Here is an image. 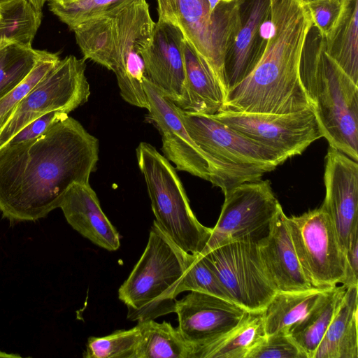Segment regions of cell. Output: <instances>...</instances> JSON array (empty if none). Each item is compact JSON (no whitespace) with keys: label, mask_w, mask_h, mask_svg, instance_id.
<instances>
[{"label":"cell","mask_w":358,"mask_h":358,"mask_svg":"<svg viewBox=\"0 0 358 358\" xmlns=\"http://www.w3.org/2000/svg\"><path fill=\"white\" fill-rule=\"evenodd\" d=\"M99 140L71 117L34 140L0 148V212L10 222H34L59 208L74 183H87Z\"/></svg>","instance_id":"obj_1"},{"label":"cell","mask_w":358,"mask_h":358,"mask_svg":"<svg viewBox=\"0 0 358 358\" xmlns=\"http://www.w3.org/2000/svg\"><path fill=\"white\" fill-rule=\"evenodd\" d=\"M271 34L253 71L230 90L221 110L287 114L312 106L300 64L313 27L303 0H270ZM220 110V111H221Z\"/></svg>","instance_id":"obj_2"},{"label":"cell","mask_w":358,"mask_h":358,"mask_svg":"<svg viewBox=\"0 0 358 358\" xmlns=\"http://www.w3.org/2000/svg\"><path fill=\"white\" fill-rule=\"evenodd\" d=\"M155 24L146 0H124L72 29L83 59L112 71L122 98L145 109L149 104L143 81L148 76L141 52Z\"/></svg>","instance_id":"obj_3"},{"label":"cell","mask_w":358,"mask_h":358,"mask_svg":"<svg viewBox=\"0 0 358 358\" xmlns=\"http://www.w3.org/2000/svg\"><path fill=\"white\" fill-rule=\"evenodd\" d=\"M300 78L329 146L358 160V85L325 50L312 27L303 50Z\"/></svg>","instance_id":"obj_4"},{"label":"cell","mask_w":358,"mask_h":358,"mask_svg":"<svg viewBox=\"0 0 358 358\" xmlns=\"http://www.w3.org/2000/svg\"><path fill=\"white\" fill-rule=\"evenodd\" d=\"M186 253L153 222L143 253L118 289L119 299L128 308V319L142 322L175 313Z\"/></svg>","instance_id":"obj_5"},{"label":"cell","mask_w":358,"mask_h":358,"mask_svg":"<svg viewBox=\"0 0 358 358\" xmlns=\"http://www.w3.org/2000/svg\"><path fill=\"white\" fill-rule=\"evenodd\" d=\"M136 152L155 217L154 222L182 250L201 253L212 229L201 224L194 215L176 169L148 143H140Z\"/></svg>","instance_id":"obj_6"},{"label":"cell","mask_w":358,"mask_h":358,"mask_svg":"<svg viewBox=\"0 0 358 358\" xmlns=\"http://www.w3.org/2000/svg\"><path fill=\"white\" fill-rule=\"evenodd\" d=\"M182 121L196 144L219 166L225 194L233 187L259 180L287 159L210 115L180 108Z\"/></svg>","instance_id":"obj_7"},{"label":"cell","mask_w":358,"mask_h":358,"mask_svg":"<svg viewBox=\"0 0 358 358\" xmlns=\"http://www.w3.org/2000/svg\"><path fill=\"white\" fill-rule=\"evenodd\" d=\"M158 20L178 27L184 38L206 60L224 89L227 45L238 20L241 0H221L211 13L207 0H157Z\"/></svg>","instance_id":"obj_8"},{"label":"cell","mask_w":358,"mask_h":358,"mask_svg":"<svg viewBox=\"0 0 358 358\" xmlns=\"http://www.w3.org/2000/svg\"><path fill=\"white\" fill-rule=\"evenodd\" d=\"M233 303L262 313L277 292L264 266L257 239L248 236L202 254Z\"/></svg>","instance_id":"obj_9"},{"label":"cell","mask_w":358,"mask_h":358,"mask_svg":"<svg viewBox=\"0 0 358 358\" xmlns=\"http://www.w3.org/2000/svg\"><path fill=\"white\" fill-rule=\"evenodd\" d=\"M85 59L69 55L57 64L24 97L0 131V148L24 126L52 112L66 113L88 101L90 85Z\"/></svg>","instance_id":"obj_10"},{"label":"cell","mask_w":358,"mask_h":358,"mask_svg":"<svg viewBox=\"0 0 358 358\" xmlns=\"http://www.w3.org/2000/svg\"><path fill=\"white\" fill-rule=\"evenodd\" d=\"M302 271L313 287L344 285L345 255L334 227L322 205L299 216L285 217Z\"/></svg>","instance_id":"obj_11"},{"label":"cell","mask_w":358,"mask_h":358,"mask_svg":"<svg viewBox=\"0 0 358 358\" xmlns=\"http://www.w3.org/2000/svg\"><path fill=\"white\" fill-rule=\"evenodd\" d=\"M210 116L286 159L301 155L323 137L313 106L287 114L221 110Z\"/></svg>","instance_id":"obj_12"},{"label":"cell","mask_w":358,"mask_h":358,"mask_svg":"<svg viewBox=\"0 0 358 358\" xmlns=\"http://www.w3.org/2000/svg\"><path fill=\"white\" fill-rule=\"evenodd\" d=\"M144 90L149 104L148 120L162 135L164 156L178 171L210 181L223 192L224 182L217 164L204 152L187 132L180 108L146 77Z\"/></svg>","instance_id":"obj_13"},{"label":"cell","mask_w":358,"mask_h":358,"mask_svg":"<svg viewBox=\"0 0 358 358\" xmlns=\"http://www.w3.org/2000/svg\"><path fill=\"white\" fill-rule=\"evenodd\" d=\"M218 220L201 254L267 228L281 207L269 180L241 183L228 191Z\"/></svg>","instance_id":"obj_14"},{"label":"cell","mask_w":358,"mask_h":358,"mask_svg":"<svg viewBox=\"0 0 358 358\" xmlns=\"http://www.w3.org/2000/svg\"><path fill=\"white\" fill-rule=\"evenodd\" d=\"M271 31V1L241 0L238 20L229 39L224 58L227 92L255 68Z\"/></svg>","instance_id":"obj_15"},{"label":"cell","mask_w":358,"mask_h":358,"mask_svg":"<svg viewBox=\"0 0 358 358\" xmlns=\"http://www.w3.org/2000/svg\"><path fill=\"white\" fill-rule=\"evenodd\" d=\"M178 329L193 348L207 344L235 328L249 313L220 297L190 292L176 300Z\"/></svg>","instance_id":"obj_16"},{"label":"cell","mask_w":358,"mask_h":358,"mask_svg":"<svg viewBox=\"0 0 358 358\" xmlns=\"http://www.w3.org/2000/svg\"><path fill=\"white\" fill-rule=\"evenodd\" d=\"M326 195L322 203L345 255L352 231L358 228V164L329 146L325 157Z\"/></svg>","instance_id":"obj_17"},{"label":"cell","mask_w":358,"mask_h":358,"mask_svg":"<svg viewBox=\"0 0 358 358\" xmlns=\"http://www.w3.org/2000/svg\"><path fill=\"white\" fill-rule=\"evenodd\" d=\"M184 36L174 24L157 20L141 52L150 81L178 107L185 96Z\"/></svg>","instance_id":"obj_18"},{"label":"cell","mask_w":358,"mask_h":358,"mask_svg":"<svg viewBox=\"0 0 358 358\" xmlns=\"http://www.w3.org/2000/svg\"><path fill=\"white\" fill-rule=\"evenodd\" d=\"M282 207L268 226L267 234L257 239L264 266L277 292H292L313 287L299 262Z\"/></svg>","instance_id":"obj_19"},{"label":"cell","mask_w":358,"mask_h":358,"mask_svg":"<svg viewBox=\"0 0 358 358\" xmlns=\"http://www.w3.org/2000/svg\"><path fill=\"white\" fill-rule=\"evenodd\" d=\"M59 208L69 224L83 237L106 250H118L120 234L102 210L89 182L73 184Z\"/></svg>","instance_id":"obj_20"},{"label":"cell","mask_w":358,"mask_h":358,"mask_svg":"<svg viewBox=\"0 0 358 358\" xmlns=\"http://www.w3.org/2000/svg\"><path fill=\"white\" fill-rule=\"evenodd\" d=\"M182 52L185 66V96L178 106L182 110L213 115L224 105L226 93L215 73L184 39Z\"/></svg>","instance_id":"obj_21"},{"label":"cell","mask_w":358,"mask_h":358,"mask_svg":"<svg viewBox=\"0 0 358 358\" xmlns=\"http://www.w3.org/2000/svg\"><path fill=\"white\" fill-rule=\"evenodd\" d=\"M357 294L347 287L313 358H358Z\"/></svg>","instance_id":"obj_22"},{"label":"cell","mask_w":358,"mask_h":358,"mask_svg":"<svg viewBox=\"0 0 358 358\" xmlns=\"http://www.w3.org/2000/svg\"><path fill=\"white\" fill-rule=\"evenodd\" d=\"M358 0H341L340 13L324 36L325 50L358 85Z\"/></svg>","instance_id":"obj_23"},{"label":"cell","mask_w":358,"mask_h":358,"mask_svg":"<svg viewBox=\"0 0 358 358\" xmlns=\"http://www.w3.org/2000/svg\"><path fill=\"white\" fill-rule=\"evenodd\" d=\"M330 288L312 287L299 292H277L262 312L266 335L289 334Z\"/></svg>","instance_id":"obj_24"},{"label":"cell","mask_w":358,"mask_h":358,"mask_svg":"<svg viewBox=\"0 0 358 358\" xmlns=\"http://www.w3.org/2000/svg\"><path fill=\"white\" fill-rule=\"evenodd\" d=\"M262 313H248L232 330L207 344L193 348L192 358H246L264 336Z\"/></svg>","instance_id":"obj_25"},{"label":"cell","mask_w":358,"mask_h":358,"mask_svg":"<svg viewBox=\"0 0 358 358\" xmlns=\"http://www.w3.org/2000/svg\"><path fill=\"white\" fill-rule=\"evenodd\" d=\"M346 289L343 285L331 287L308 314L290 330L289 336L307 358H313Z\"/></svg>","instance_id":"obj_26"},{"label":"cell","mask_w":358,"mask_h":358,"mask_svg":"<svg viewBox=\"0 0 358 358\" xmlns=\"http://www.w3.org/2000/svg\"><path fill=\"white\" fill-rule=\"evenodd\" d=\"M141 338L136 358H192L193 347L186 341L178 328L164 321L138 322Z\"/></svg>","instance_id":"obj_27"},{"label":"cell","mask_w":358,"mask_h":358,"mask_svg":"<svg viewBox=\"0 0 358 358\" xmlns=\"http://www.w3.org/2000/svg\"><path fill=\"white\" fill-rule=\"evenodd\" d=\"M41 17L29 0H1L0 48L12 43L31 45Z\"/></svg>","instance_id":"obj_28"},{"label":"cell","mask_w":358,"mask_h":358,"mask_svg":"<svg viewBox=\"0 0 358 358\" xmlns=\"http://www.w3.org/2000/svg\"><path fill=\"white\" fill-rule=\"evenodd\" d=\"M45 52L17 43L0 48V99L27 77Z\"/></svg>","instance_id":"obj_29"},{"label":"cell","mask_w":358,"mask_h":358,"mask_svg":"<svg viewBox=\"0 0 358 358\" xmlns=\"http://www.w3.org/2000/svg\"><path fill=\"white\" fill-rule=\"evenodd\" d=\"M186 291L205 293L232 302L216 273L201 253H186L185 272L176 294L178 296Z\"/></svg>","instance_id":"obj_30"},{"label":"cell","mask_w":358,"mask_h":358,"mask_svg":"<svg viewBox=\"0 0 358 358\" xmlns=\"http://www.w3.org/2000/svg\"><path fill=\"white\" fill-rule=\"evenodd\" d=\"M141 338L139 324L127 330H118L103 337L88 338L85 358H136Z\"/></svg>","instance_id":"obj_31"},{"label":"cell","mask_w":358,"mask_h":358,"mask_svg":"<svg viewBox=\"0 0 358 358\" xmlns=\"http://www.w3.org/2000/svg\"><path fill=\"white\" fill-rule=\"evenodd\" d=\"M124 0L49 1L50 10L71 30L81 23L102 15Z\"/></svg>","instance_id":"obj_32"},{"label":"cell","mask_w":358,"mask_h":358,"mask_svg":"<svg viewBox=\"0 0 358 358\" xmlns=\"http://www.w3.org/2000/svg\"><path fill=\"white\" fill-rule=\"evenodd\" d=\"M57 54L47 52L27 77L14 90L0 99V131L24 97L59 61Z\"/></svg>","instance_id":"obj_33"},{"label":"cell","mask_w":358,"mask_h":358,"mask_svg":"<svg viewBox=\"0 0 358 358\" xmlns=\"http://www.w3.org/2000/svg\"><path fill=\"white\" fill-rule=\"evenodd\" d=\"M246 358H307L288 334L266 335L248 352Z\"/></svg>","instance_id":"obj_34"},{"label":"cell","mask_w":358,"mask_h":358,"mask_svg":"<svg viewBox=\"0 0 358 358\" xmlns=\"http://www.w3.org/2000/svg\"><path fill=\"white\" fill-rule=\"evenodd\" d=\"M305 3L313 27L322 36H327L340 13L341 0H309Z\"/></svg>","instance_id":"obj_35"},{"label":"cell","mask_w":358,"mask_h":358,"mask_svg":"<svg viewBox=\"0 0 358 358\" xmlns=\"http://www.w3.org/2000/svg\"><path fill=\"white\" fill-rule=\"evenodd\" d=\"M68 116V113L59 110L44 114L24 126L3 146H10L34 140L53 124Z\"/></svg>","instance_id":"obj_36"},{"label":"cell","mask_w":358,"mask_h":358,"mask_svg":"<svg viewBox=\"0 0 358 358\" xmlns=\"http://www.w3.org/2000/svg\"><path fill=\"white\" fill-rule=\"evenodd\" d=\"M346 278L344 286H358V228L355 229L349 239L345 252Z\"/></svg>","instance_id":"obj_37"},{"label":"cell","mask_w":358,"mask_h":358,"mask_svg":"<svg viewBox=\"0 0 358 358\" xmlns=\"http://www.w3.org/2000/svg\"><path fill=\"white\" fill-rule=\"evenodd\" d=\"M29 1L37 10L41 11V9H42L45 2L48 0H29Z\"/></svg>","instance_id":"obj_38"},{"label":"cell","mask_w":358,"mask_h":358,"mask_svg":"<svg viewBox=\"0 0 358 358\" xmlns=\"http://www.w3.org/2000/svg\"><path fill=\"white\" fill-rule=\"evenodd\" d=\"M0 357L3 358H20L21 356L18 354L8 353L0 350Z\"/></svg>","instance_id":"obj_39"},{"label":"cell","mask_w":358,"mask_h":358,"mask_svg":"<svg viewBox=\"0 0 358 358\" xmlns=\"http://www.w3.org/2000/svg\"><path fill=\"white\" fill-rule=\"evenodd\" d=\"M209 4L210 10L213 13L221 0H207Z\"/></svg>","instance_id":"obj_40"},{"label":"cell","mask_w":358,"mask_h":358,"mask_svg":"<svg viewBox=\"0 0 358 358\" xmlns=\"http://www.w3.org/2000/svg\"><path fill=\"white\" fill-rule=\"evenodd\" d=\"M48 1H55V2L62 3V2L67 1H69V0H48Z\"/></svg>","instance_id":"obj_41"},{"label":"cell","mask_w":358,"mask_h":358,"mask_svg":"<svg viewBox=\"0 0 358 358\" xmlns=\"http://www.w3.org/2000/svg\"><path fill=\"white\" fill-rule=\"evenodd\" d=\"M304 1H309V0H303Z\"/></svg>","instance_id":"obj_42"},{"label":"cell","mask_w":358,"mask_h":358,"mask_svg":"<svg viewBox=\"0 0 358 358\" xmlns=\"http://www.w3.org/2000/svg\"><path fill=\"white\" fill-rule=\"evenodd\" d=\"M1 1V0H0Z\"/></svg>","instance_id":"obj_43"}]
</instances>
